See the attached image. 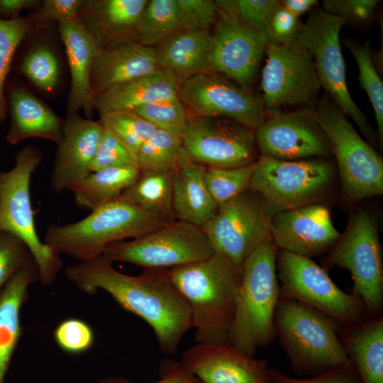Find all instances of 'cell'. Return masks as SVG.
Wrapping results in <instances>:
<instances>
[{"label": "cell", "instance_id": "8fae6325", "mask_svg": "<svg viewBox=\"0 0 383 383\" xmlns=\"http://www.w3.org/2000/svg\"><path fill=\"white\" fill-rule=\"evenodd\" d=\"M345 23L343 18L323 10L315 11L303 23L295 44L312 55L321 88L343 113L353 120L365 138L374 143V131L351 97L347 85L346 65L339 40Z\"/></svg>", "mask_w": 383, "mask_h": 383}, {"label": "cell", "instance_id": "7a4b0ae2", "mask_svg": "<svg viewBox=\"0 0 383 383\" xmlns=\"http://www.w3.org/2000/svg\"><path fill=\"white\" fill-rule=\"evenodd\" d=\"M187 302L198 343H229L241 270L223 255L167 270Z\"/></svg>", "mask_w": 383, "mask_h": 383}, {"label": "cell", "instance_id": "7dc6e473", "mask_svg": "<svg viewBox=\"0 0 383 383\" xmlns=\"http://www.w3.org/2000/svg\"><path fill=\"white\" fill-rule=\"evenodd\" d=\"M377 0H324L323 11L343 18L345 21L362 23L373 16Z\"/></svg>", "mask_w": 383, "mask_h": 383}, {"label": "cell", "instance_id": "ee69618b", "mask_svg": "<svg viewBox=\"0 0 383 383\" xmlns=\"http://www.w3.org/2000/svg\"><path fill=\"white\" fill-rule=\"evenodd\" d=\"M31 258L28 248L19 238L0 231V293L9 280Z\"/></svg>", "mask_w": 383, "mask_h": 383}, {"label": "cell", "instance_id": "ac0fdd59", "mask_svg": "<svg viewBox=\"0 0 383 383\" xmlns=\"http://www.w3.org/2000/svg\"><path fill=\"white\" fill-rule=\"evenodd\" d=\"M255 131L260 155L280 160H306L331 155L329 143L313 109L274 112Z\"/></svg>", "mask_w": 383, "mask_h": 383}, {"label": "cell", "instance_id": "4fadbf2b", "mask_svg": "<svg viewBox=\"0 0 383 383\" xmlns=\"http://www.w3.org/2000/svg\"><path fill=\"white\" fill-rule=\"evenodd\" d=\"M274 211L248 189L218 209L203 227L214 252L242 269L250 255L270 236Z\"/></svg>", "mask_w": 383, "mask_h": 383}, {"label": "cell", "instance_id": "d6a6232c", "mask_svg": "<svg viewBox=\"0 0 383 383\" xmlns=\"http://www.w3.org/2000/svg\"><path fill=\"white\" fill-rule=\"evenodd\" d=\"M173 171L140 172L121 196L129 202L168 221L175 218L172 209Z\"/></svg>", "mask_w": 383, "mask_h": 383}, {"label": "cell", "instance_id": "f1b7e54d", "mask_svg": "<svg viewBox=\"0 0 383 383\" xmlns=\"http://www.w3.org/2000/svg\"><path fill=\"white\" fill-rule=\"evenodd\" d=\"M211 43L212 34L209 30H181L155 48L157 67L172 72L182 84L206 72Z\"/></svg>", "mask_w": 383, "mask_h": 383}, {"label": "cell", "instance_id": "e0dca14e", "mask_svg": "<svg viewBox=\"0 0 383 383\" xmlns=\"http://www.w3.org/2000/svg\"><path fill=\"white\" fill-rule=\"evenodd\" d=\"M216 23L206 72L250 90L265 53V35L219 8Z\"/></svg>", "mask_w": 383, "mask_h": 383}, {"label": "cell", "instance_id": "cb8c5ba5", "mask_svg": "<svg viewBox=\"0 0 383 383\" xmlns=\"http://www.w3.org/2000/svg\"><path fill=\"white\" fill-rule=\"evenodd\" d=\"M148 0L83 1L78 18L99 48L133 41Z\"/></svg>", "mask_w": 383, "mask_h": 383}, {"label": "cell", "instance_id": "9a60e30c", "mask_svg": "<svg viewBox=\"0 0 383 383\" xmlns=\"http://www.w3.org/2000/svg\"><path fill=\"white\" fill-rule=\"evenodd\" d=\"M260 87L264 108L272 113L282 107L316 103L321 89L312 55L294 44H267Z\"/></svg>", "mask_w": 383, "mask_h": 383}, {"label": "cell", "instance_id": "30bf717a", "mask_svg": "<svg viewBox=\"0 0 383 383\" xmlns=\"http://www.w3.org/2000/svg\"><path fill=\"white\" fill-rule=\"evenodd\" d=\"M276 267L281 282L280 298L304 303L343 326L368 319L360 297L343 292L311 258L278 250Z\"/></svg>", "mask_w": 383, "mask_h": 383}, {"label": "cell", "instance_id": "ab89813d", "mask_svg": "<svg viewBox=\"0 0 383 383\" xmlns=\"http://www.w3.org/2000/svg\"><path fill=\"white\" fill-rule=\"evenodd\" d=\"M21 70L33 84L45 91H52L57 84V60L47 47L40 46L28 53L22 62Z\"/></svg>", "mask_w": 383, "mask_h": 383}, {"label": "cell", "instance_id": "e575fe53", "mask_svg": "<svg viewBox=\"0 0 383 383\" xmlns=\"http://www.w3.org/2000/svg\"><path fill=\"white\" fill-rule=\"evenodd\" d=\"M99 113V121L103 126L109 130L135 158L143 143L157 129L134 111H113Z\"/></svg>", "mask_w": 383, "mask_h": 383}, {"label": "cell", "instance_id": "d590c367", "mask_svg": "<svg viewBox=\"0 0 383 383\" xmlns=\"http://www.w3.org/2000/svg\"><path fill=\"white\" fill-rule=\"evenodd\" d=\"M347 46L351 52L358 67V79L366 92L374 109L379 141L383 138V83L375 70L370 45H360L348 42Z\"/></svg>", "mask_w": 383, "mask_h": 383}, {"label": "cell", "instance_id": "7402d4cb", "mask_svg": "<svg viewBox=\"0 0 383 383\" xmlns=\"http://www.w3.org/2000/svg\"><path fill=\"white\" fill-rule=\"evenodd\" d=\"M58 31L65 48L70 72L69 113L82 110L90 117L94 94L90 77L93 63L100 48L79 18L58 23Z\"/></svg>", "mask_w": 383, "mask_h": 383}, {"label": "cell", "instance_id": "74e56055", "mask_svg": "<svg viewBox=\"0 0 383 383\" xmlns=\"http://www.w3.org/2000/svg\"><path fill=\"white\" fill-rule=\"evenodd\" d=\"M30 21L23 18L3 19L0 16V123L7 115L4 84L13 55L30 29Z\"/></svg>", "mask_w": 383, "mask_h": 383}, {"label": "cell", "instance_id": "f35d334b", "mask_svg": "<svg viewBox=\"0 0 383 383\" xmlns=\"http://www.w3.org/2000/svg\"><path fill=\"white\" fill-rule=\"evenodd\" d=\"M139 116L163 130L182 138L189 115L178 97L150 103L133 110Z\"/></svg>", "mask_w": 383, "mask_h": 383}, {"label": "cell", "instance_id": "484cf974", "mask_svg": "<svg viewBox=\"0 0 383 383\" xmlns=\"http://www.w3.org/2000/svg\"><path fill=\"white\" fill-rule=\"evenodd\" d=\"M180 85L172 72L158 68L96 95L93 106L99 113L133 111L150 103L178 97Z\"/></svg>", "mask_w": 383, "mask_h": 383}, {"label": "cell", "instance_id": "f546056e", "mask_svg": "<svg viewBox=\"0 0 383 383\" xmlns=\"http://www.w3.org/2000/svg\"><path fill=\"white\" fill-rule=\"evenodd\" d=\"M341 344L363 383H383V316L340 325Z\"/></svg>", "mask_w": 383, "mask_h": 383}, {"label": "cell", "instance_id": "4dcf8cb0", "mask_svg": "<svg viewBox=\"0 0 383 383\" xmlns=\"http://www.w3.org/2000/svg\"><path fill=\"white\" fill-rule=\"evenodd\" d=\"M139 174L136 167L103 169L91 172L68 191L78 208L91 211L121 196Z\"/></svg>", "mask_w": 383, "mask_h": 383}, {"label": "cell", "instance_id": "603a6c76", "mask_svg": "<svg viewBox=\"0 0 383 383\" xmlns=\"http://www.w3.org/2000/svg\"><path fill=\"white\" fill-rule=\"evenodd\" d=\"M158 69L155 48L126 41L100 49L92 65L90 83L94 96L115 86Z\"/></svg>", "mask_w": 383, "mask_h": 383}, {"label": "cell", "instance_id": "f6af8a7d", "mask_svg": "<svg viewBox=\"0 0 383 383\" xmlns=\"http://www.w3.org/2000/svg\"><path fill=\"white\" fill-rule=\"evenodd\" d=\"M303 23L278 1L265 33L267 42L280 46H291L296 43Z\"/></svg>", "mask_w": 383, "mask_h": 383}, {"label": "cell", "instance_id": "4316f807", "mask_svg": "<svg viewBox=\"0 0 383 383\" xmlns=\"http://www.w3.org/2000/svg\"><path fill=\"white\" fill-rule=\"evenodd\" d=\"M11 120L6 139L16 145L29 138H42L57 145L62 135L64 121L26 89L15 87L10 92Z\"/></svg>", "mask_w": 383, "mask_h": 383}, {"label": "cell", "instance_id": "5b68a950", "mask_svg": "<svg viewBox=\"0 0 383 383\" xmlns=\"http://www.w3.org/2000/svg\"><path fill=\"white\" fill-rule=\"evenodd\" d=\"M274 324L276 337L299 375L313 377L350 362L338 334L341 324L310 306L280 298Z\"/></svg>", "mask_w": 383, "mask_h": 383}, {"label": "cell", "instance_id": "8992f818", "mask_svg": "<svg viewBox=\"0 0 383 383\" xmlns=\"http://www.w3.org/2000/svg\"><path fill=\"white\" fill-rule=\"evenodd\" d=\"M43 159L40 149L27 145L17 152L11 169L0 170V231L13 234L27 245L38 265L39 281L48 286L58 276L63 262L60 255L40 240L35 227L30 182Z\"/></svg>", "mask_w": 383, "mask_h": 383}, {"label": "cell", "instance_id": "3957f363", "mask_svg": "<svg viewBox=\"0 0 383 383\" xmlns=\"http://www.w3.org/2000/svg\"><path fill=\"white\" fill-rule=\"evenodd\" d=\"M169 221L121 196L77 221L49 224L43 241L60 255L85 262L101 257L111 244L139 237Z\"/></svg>", "mask_w": 383, "mask_h": 383}, {"label": "cell", "instance_id": "6da1fadb", "mask_svg": "<svg viewBox=\"0 0 383 383\" xmlns=\"http://www.w3.org/2000/svg\"><path fill=\"white\" fill-rule=\"evenodd\" d=\"M65 275L86 294L106 292L123 310L143 319L153 330L163 353H176L184 335L192 328L189 305L167 270H144L140 274L128 275L101 256L67 266Z\"/></svg>", "mask_w": 383, "mask_h": 383}, {"label": "cell", "instance_id": "836d02e7", "mask_svg": "<svg viewBox=\"0 0 383 383\" xmlns=\"http://www.w3.org/2000/svg\"><path fill=\"white\" fill-rule=\"evenodd\" d=\"M182 150V138L157 128L143 143L136 155L140 172L173 171Z\"/></svg>", "mask_w": 383, "mask_h": 383}, {"label": "cell", "instance_id": "ffe728a7", "mask_svg": "<svg viewBox=\"0 0 383 383\" xmlns=\"http://www.w3.org/2000/svg\"><path fill=\"white\" fill-rule=\"evenodd\" d=\"M180 361L201 383L270 382L267 362L230 343H196L183 353Z\"/></svg>", "mask_w": 383, "mask_h": 383}, {"label": "cell", "instance_id": "8d00e7d4", "mask_svg": "<svg viewBox=\"0 0 383 383\" xmlns=\"http://www.w3.org/2000/svg\"><path fill=\"white\" fill-rule=\"evenodd\" d=\"M257 160L234 168H207L206 180L218 209L250 187Z\"/></svg>", "mask_w": 383, "mask_h": 383}, {"label": "cell", "instance_id": "7c38bea8", "mask_svg": "<svg viewBox=\"0 0 383 383\" xmlns=\"http://www.w3.org/2000/svg\"><path fill=\"white\" fill-rule=\"evenodd\" d=\"M326 160H280L260 155L249 189L276 212L316 203L333 182Z\"/></svg>", "mask_w": 383, "mask_h": 383}, {"label": "cell", "instance_id": "c3c4849f", "mask_svg": "<svg viewBox=\"0 0 383 383\" xmlns=\"http://www.w3.org/2000/svg\"><path fill=\"white\" fill-rule=\"evenodd\" d=\"M189 28L209 30L217 18L218 6L211 0H177Z\"/></svg>", "mask_w": 383, "mask_h": 383}, {"label": "cell", "instance_id": "9c48e42d", "mask_svg": "<svg viewBox=\"0 0 383 383\" xmlns=\"http://www.w3.org/2000/svg\"><path fill=\"white\" fill-rule=\"evenodd\" d=\"M324 263L347 269L353 281V293L360 297L368 316H382V252L377 223L371 213L360 210L353 215Z\"/></svg>", "mask_w": 383, "mask_h": 383}, {"label": "cell", "instance_id": "816d5d0a", "mask_svg": "<svg viewBox=\"0 0 383 383\" xmlns=\"http://www.w3.org/2000/svg\"><path fill=\"white\" fill-rule=\"evenodd\" d=\"M38 2L34 0H0V13L16 18L19 12L35 6Z\"/></svg>", "mask_w": 383, "mask_h": 383}, {"label": "cell", "instance_id": "52a82bcc", "mask_svg": "<svg viewBox=\"0 0 383 383\" xmlns=\"http://www.w3.org/2000/svg\"><path fill=\"white\" fill-rule=\"evenodd\" d=\"M313 113L335 157L345 199L354 203L382 195V157L363 140L331 98L320 100Z\"/></svg>", "mask_w": 383, "mask_h": 383}, {"label": "cell", "instance_id": "2e32d148", "mask_svg": "<svg viewBox=\"0 0 383 383\" xmlns=\"http://www.w3.org/2000/svg\"><path fill=\"white\" fill-rule=\"evenodd\" d=\"M178 98L189 116L226 118L255 131L267 116L260 97L215 73L202 72L183 82Z\"/></svg>", "mask_w": 383, "mask_h": 383}, {"label": "cell", "instance_id": "f5cc1de1", "mask_svg": "<svg viewBox=\"0 0 383 383\" xmlns=\"http://www.w3.org/2000/svg\"><path fill=\"white\" fill-rule=\"evenodd\" d=\"M279 1L289 11L299 18L318 4L316 0H282Z\"/></svg>", "mask_w": 383, "mask_h": 383}, {"label": "cell", "instance_id": "5bb4252c", "mask_svg": "<svg viewBox=\"0 0 383 383\" xmlns=\"http://www.w3.org/2000/svg\"><path fill=\"white\" fill-rule=\"evenodd\" d=\"M184 152L207 168H234L255 162V131L229 118L189 116L182 137Z\"/></svg>", "mask_w": 383, "mask_h": 383}, {"label": "cell", "instance_id": "277c9868", "mask_svg": "<svg viewBox=\"0 0 383 383\" xmlns=\"http://www.w3.org/2000/svg\"><path fill=\"white\" fill-rule=\"evenodd\" d=\"M277 251L270 237L250 255L241 269L228 342L252 357L276 337L274 319L280 299Z\"/></svg>", "mask_w": 383, "mask_h": 383}, {"label": "cell", "instance_id": "83f0119b", "mask_svg": "<svg viewBox=\"0 0 383 383\" xmlns=\"http://www.w3.org/2000/svg\"><path fill=\"white\" fill-rule=\"evenodd\" d=\"M36 280H39V270L33 257L9 280L0 293V383H4L21 335V311L28 287Z\"/></svg>", "mask_w": 383, "mask_h": 383}, {"label": "cell", "instance_id": "d4e9b609", "mask_svg": "<svg viewBox=\"0 0 383 383\" xmlns=\"http://www.w3.org/2000/svg\"><path fill=\"white\" fill-rule=\"evenodd\" d=\"M206 167L183 150L173 170L172 209L176 219L204 227L216 214L218 206L206 180Z\"/></svg>", "mask_w": 383, "mask_h": 383}, {"label": "cell", "instance_id": "b9f144b4", "mask_svg": "<svg viewBox=\"0 0 383 383\" xmlns=\"http://www.w3.org/2000/svg\"><path fill=\"white\" fill-rule=\"evenodd\" d=\"M53 338L64 352L79 355L90 350L94 344L95 334L91 326L77 318L60 322L53 331Z\"/></svg>", "mask_w": 383, "mask_h": 383}, {"label": "cell", "instance_id": "bcb514c9", "mask_svg": "<svg viewBox=\"0 0 383 383\" xmlns=\"http://www.w3.org/2000/svg\"><path fill=\"white\" fill-rule=\"evenodd\" d=\"M269 383H363L351 362L307 379L287 376L277 369H270Z\"/></svg>", "mask_w": 383, "mask_h": 383}, {"label": "cell", "instance_id": "7bdbcfd3", "mask_svg": "<svg viewBox=\"0 0 383 383\" xmlns=\"http://www.w3.org/2000/svg\"><path fill=\"white\" fill-rule=\"evenodd\" d=\"M136 167L135 157L107 128L104 131L91 163L90 171L111 167Z\"/></svg>", "mask_w": 383, "mask_h": 383}, {"label": "cell", "instance_id": "f907efd6", "mask_svg": "<svg viewBox=\"0 0 383 383\" xmlns=\"http://www.w3.org/2000/svg\"><path fill=\"white\" fill-rule=\"evenodd\" d=\"M160 379L153 383H201L191 373L181 361L165 358L159 364ZM97 383H132L122 377H108L100 379Z\"/></svg>", "mask_w": 383, "mask_h": 383}, {"label": "cell", "instance_id": "44dd1931", "mask_svg": "<svg viewBox=\"0 0 383 383\" xmlns=\"http://www.w3.org/2000/svg\"><path fill=\"white\" fill-rule=\"evenodd\" d=\"M103 131L100 121L77 113L68 114L50 175V187L55 193L68 191L73 184L91 173V163Z\"/></svg>", "mask_w": 383, "mask_h": 383}, {"label": "cell", "instance_id": "1f68e13d", "mask_svg": "<svg viewBox=\"0 0 383 383\" xmlns=\"http://www.w3.org/2000/svg\"><path fill=\"white\" fill-rule=\"evenodd\" d=\"M187 28L177 0H150L137 24L133 41L155 48L172 34Z\"/></svg>", "mask_w": 383, "mask_h": 383}, {"label": "cell", "instance_id": "d6986e66", "mask_svg": "<svg viewBox=\"0 0 383 383\" xmlns=\"http://www.w3.org/2000/svg\"><path fill=\"white\" fill-rule=\"evenodd\" d=\"M340 235L322 204L276 212L271 220L270 236L277 249L309 258L328 252Z\"/></svg>", "mask_w": 383, "mask_h": 383}, {"label": "cell", "instance_id": "681fc988", "mask_svg": "<svg viewBox=\"0 0 383 383\" xmlns=\"http://www.w3.org/2000/svg\"><path fill=\"white\" fill-rule=\"evenodd\" d=\"M82 0H45L35 13L33 23L43 25L56 21L66 22L79 16Z\"/></svg>", "mask_w": 383, "mask_h": 383}, {"label": "cell", "instance_id": "ba28073f", "mask_svg": "<svg viewBox=\"0 0 383 383\" xmlns=\"http://www.w3.org/2000/svg\"><path fill=\"white\" fill-rule=\"evenodd\" d=\"M214 252L202 227L174 219L139 237L108 245L101 256L112 263L168 270L204 260Z\"/></svg>", "mask_w": 383, "mask_h": 383}, {"label": "cell", "instance_id": "60d3db41", "mask_svg": "<svg viewBox=\"0 0 383 383\" xmlns=\"http://www.w3.org/2000/svg\"><path fill=\"white\" fill-rule=\"evenodd\" d=\"M276 0L216 1L218 8L236 16L248 26L265 35Z\"/></svg>", "mask_w": 383, "mask_h": 383}]
</instances>
